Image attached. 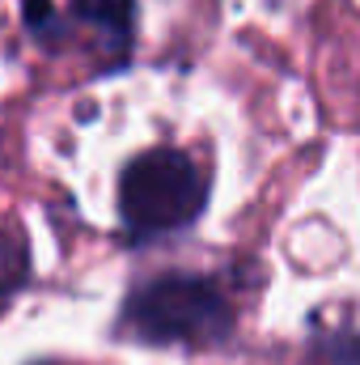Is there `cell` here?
<instances>
[{"label": "cell", "instance_id": "1", "mask_svg": "<svg viewBox=\"0 0 360 365\" xmlns=\"http://www.w3.org/2000/svg\"><path fill=\"white\" fill-rule=\"evenodd\" d=\"M123 327L144 344L216 349L233 336V306L203 276H157L132 293Z\"/></svg>", "mask_w": 360, "mask_h": 365}, {"label": "cell", "instance_id": "2", "mask_svg": "<svg viewBox=\"0 0 360 365\" xmlns=\"http://www.w3.org/2000/svg\"><path fill=\"white\" fill-rule=\"evenodd\" d=\"M208 204V175L182 149H149L119 179V212L136 238L174 234Z\"/></svg>", "mask_w": 360, "mask_h": 365}, {"label": "cell", "instance_id": "3", "mask_svg": "<svg viewBox=\"0 0 360 365\" xmlns=\"http://www.w3.org/2000/svg\"><path fill=\"white\" fill-rule=\"evenodd\" d=\"M68 17L77 26L93 30L97 47L110 60H127L132 51V30H136V4L132 0H73Z\"/></svg>", "mask_w": 360, "mask_h": 365}, {"label": "cell", "instance_id": "4", "mask_svg": "<svg viewBox=\"0 0 360 365\" xmlns=\"http://www.w3.org/2000/svg\"><path fill=\"white\" fill-rule=\"evenodd\" d=\"M21 21H26V30H30L38 43H47V47L64 38V21H60V13H55L51 0H26V4H21Z\"/></svg>", "mask_w": 360, "mask_h": 365}, {"label": "cell", "instance_id": "5", "mask_svg": "<svg viewBox=\"0 0 360 365\" xmlns=\"http://www.w3.org/2000/svg\"><path fill=\"white\" fill-rule=\"evenodd\" d=\"M26 280V242L9 230H0V297L13 293Z\"/></svg>", "mask_w": 360, "mask_h": 365}]
</instances>
